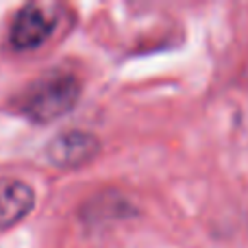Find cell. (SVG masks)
<instances>
[{"label":"cell","instance_id":"6da1fadb","mask_svg":"<svg viewBox=\"0 0 248 248\" xmlns=\"http://www.w3.org/2000/svg\"><path fill=\"white\" fill-rule=\"evenodd\" d=\"M81 98V81L72 72H50L31 83L16 98V111L35 124L70 113Z\"/></svg>","mask_w":248,"mask_h":248},{"label":"cell","instance_id":"7a4b0ae2","mask_svg":"<svg viewBox=\"0 0 248 248\" xmlns=\"http://www.w3.org/2000/svg\"><path fill=\"white\" fill-rule=\"evenodd\" d=\"M59 13L50 2H29L16 13L9 42L16 50H35L55 33Z\"/></svg>","mask_w":248,"mask_h":248},{"label":"cell","instance_id":"3957f363","mask_svg":"<svg viewBox=\"0 0 248 248\" xmlns=\"http://www.w3.org/2000/svg\"><path fill=\"white\" fill-rule=\"evenodd\" d=\"M98 153H100L98 137L94 133L78 131V128L59 133L46 146V159L55 168H61V170H72V168L85 166V163L94 161Z\"/></svg>","mask_w":248,"mask_h":248},{"label":"cell","instance_id":"277c9868","mask_svg":"<svg viewBox=\"0 0 248 248\" xmlns=\"http://www.w3.org/2000/svg\"><path fill=\"white\" fill-rule=\"evenodd\" d=\"M35 207V192L29 183L13 176H0V229H11Z\"/></svg>","mask_w":248,"mask_h":248}]
</instances>
